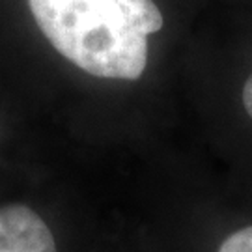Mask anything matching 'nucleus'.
<instances>
[{"label":"nucleus","mask_w":252,"mask_h":252,"mask_svg":"<svg viewBox=\"0 0 252 252\" xmlns=\"http://www.w3.org/2000/svg\"><path fill=\"white\" fill-rule=\"evenodd\" d=\"M243 107L252 120V75L247 79V82H245L243 86Z\"/></svg>","instance_id":"obj_4"},{"label":"nucleus","mask_w":252,"mask_h":252,"mask_svg":"<svg viewBox=\"0 0 252 252\" xmlns=\"http://www.w3.org/2000/svg\"><path fill=\"white\" fill-rule=\"evenodd\" d=\"M219 252H252V226L228 235L219 247Z\"/></svg>","instance_id":"obj_3"},{"label":"nucleus","mask_w":252,"mask_h":252,"mask_svg":"<svg viewBox=\"0 0 252 252\" xmlns=\"http://www.w3.org/2000/svg\"><path fill=\"white\" fill-rule=\"evenodd\" d=\"M0 252H58L51 228L23 204L0 206Z\"/></svg>","instance_id":"obj_2"},{"label":"nucleus","mask_w":252,"mask_h":252,"mask_svg":"<svg viewBox=\"0 0 252 252\" xmlns=\"http://www.w3.org/2000/svg\"><path fill=\"white\" fill-rule=\"evenodd\" d=\"M27 2L47 41L97 79H140L148 63V36L164 25L153 0Z\"/></svg>","instance_id":"obj_1"}]
</instances>
